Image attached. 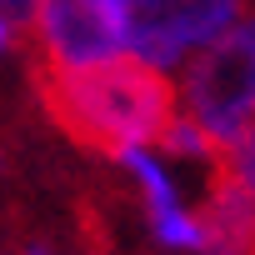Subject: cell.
I'll return each instance as SVG.
<instances>
[{
    "mask_svg": "<svg viewBox=\"0 0 255 255\" xmlns=\"http://www.w3.org/2000/svg\"><path fill=\"white\" fill-rule=\"evenodd\" d=\"M35 90L60 130L75 145L100 150V155H120L130 145H160L165 125L180 110L165 70L140 65L125 50L80 70L35 65Z\"/></svg>",
    "mask_w": 255,
    "mask_h": 255,
    "instance_id": "6da1fadb",
    "label": "cell"
},
{
    "mask_svg": "<svg viewBox=\"0 0 255 255\" xmlns=\"http://www.w3.org/2000/svg\"><path fill=\"white\" fill-rule=\"evenodd\" d=\"M240 185H245V195L255 200V125H250V130L235 140V145H225V160H220Z\"/></svg>",
    "mask_w": 255,
    "mask_h": 255,
    "instance_id": "8992f818",
    "label": "cell"
},
{
    "mask_svg": "<svg viewBox=\"0 0 255 255\" xmlns=\"http://www.w3.org/2000/svg\"><path fill=\"white\" fill-rule=\"evenodd\" d=\"M30 255H45V250H30Z\"/></svg>",
    "mask_w": 255,
    "mask_h": 255,
    "instance_id": "30bf717a",
    "label": "cell"
},
{
    "mask_svg": "<svg viewBox=\"0 0 255 255\" xmlns=\"http://www.w3.org/2000/svg\"><path fill=\"white\" fill-rule=\"evenodd\" d=\"M180 105L220 145H235L255 125V15H240L220 40L185 60Z\"/></svg>",
    "mask_w": 255,
    "mask_h": 255,
    "instance_id": "7a4b0ae2",
    "label": "cell"
},
{
    "mask_svg": "<svg viewBox=\"0 0 255 255\" xmlns=\"http://www.w3.org/2000/svg\"><path fill=\"white\" fill-rule=\"evenodd\" d=\"M30 30L40 45V65H55V70H80L120 55L110 15L95 0H35Z\"/></svg>",
    "mask_w": 255,
    "mask_h": 255,
    "instance_id": "277c9868",
    "label": "cell"
},
{
    "mask_svg": "<svg viewBox=\"0 0 255 255\" xmlns=\"http://www.w3.org/2000/svg\"><path fill=\"white\" fill-rule=\"evenodd\" d=\"M95 5H100V10H105V0H95Z\"/></svg>",
    "mask_w": 255,
    "mask_h": 255,
    "instance_id": "9c48e42d",
    "label": "cell"
},
{
    "mask_svg": "<svg viewBox=\"0 0 255 255\" xmlns=\"http://www.w3.org/2000/svg\"><path fill=\"white\" fill-rule=\"evenodd\" d=\"M105 15L125 55L175 70L245 15V0H105Z\"/></svg>",
    "mask_w": 255,
    "mask_h": 255,
    "instance_id": "3957f363",
    "label": "cell"
},
{
    "mask_svg": "<svg viewBox=\"0 0 255 255\" xmlns=\"http://www.w3.org/2000/svg\"><path fill=\"white\" fill-rule=\"evenodd\" d=\"M125 170H130L135 180H140V190H145V210H150V220H160V215H170V210H180V200H175V185H170V175L160 170V160L150 155V145H130V150H120L115 155Z\"/></svg>",
    "mask_w": 255,
    "mask_h": 255,
    "instance_id": "5b68a950",
    "label": "cell"
},
{
    "mask_svg": "<svg viewBox=\"0 0 255 255\" xmlns=\"http://www.w3.org/2000/svg\"><path fill=\"white\" fill-rule=\"evenodd\" d=\"M30 10H35V0H0V15H5V20L15 15V20H25V25H30Z\"/></svg>",
    "mask_w": 255,
    "mask_h": 255,
    "instance_id": "52a82bcc",
    "label": "cell"
},
{
    "mask_svg": "<svg viewBox=\"0 0 255 255\" xmlns=\"http://www.w3.org/2000/svg\"><path fill=\"white\" fill-rule=\"evenodd\" d=\"M5 45H10V20L0 15V50H5Z\"/></svg>",
    "mask_w": 255,
    "mask_h": 255,
    "instance_id": "ba28073f",
    "label": "cell"
}]
</instances>
